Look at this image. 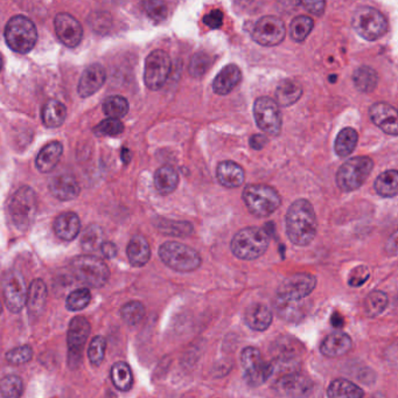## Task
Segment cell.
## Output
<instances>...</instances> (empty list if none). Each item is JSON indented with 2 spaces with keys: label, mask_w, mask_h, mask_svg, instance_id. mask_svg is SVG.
Wrapping results in <instances>:
<instances>
[{
  "label": "cell",
  "mask_w": 398,
  "mask_h": 398,
  "mask_svg": "<svg viewBox=\"0 0 398 398\" xmlns=\"http://www.w3.org/2000/svg\"><path fill=\"white\" fill-rule=\"evenodd\" d=\"M285 228L293 245L305 247L314 240L318 220L311 202L299 199L293 202L285 216Z\"/></svg>",
  "instance_id": "1"
},
{
  "label": "cell",
  "mask_w": 398,
  "mask_h": 398,
  "mask_svg": "<svg viewBox=\"0 0 398 398\" xmlns=\"http://www.w3.org/2000/svg\"><path fill=\"white\" fill-rule=\"evenodd\" d=\"M270 238L266 230L257 227L242 229L234 236L230 249L240 260H253L263 256L269 248Z\"/></svg>",
  "instance_id": "2"
},
{
  "label": "cell",
  "mask_w": 398,
  "mask_h": 398,
  "mask_svg": "<svg viewBox=\"0 0 398 398\" xmlns=\"http://www.w3.org/2000/svg\"><path fill=\"white\" fill-rule=\"evenodd\" d=\"M243 201L255 216L268 217L279 208L282 197L271 186L253 184L243 190Z\"/></svg>",
  "instance_id": "3"
},
{
  "label": "cell",
  "mask_w": 398,
  "mask_h": 398,
  "mask_svg": "<svg viewBox=\"0 0 398 398\" xmlns=\"http://www.w3.org/2000/svg\"><path fill=\"white\" fill-rule=\"evenodd\" d=\"M5 41L13 51L27 54L38 41L36 25L27 16H13L5 27Z\"/></svg>",
  "instance_id": "4"
},
{
  "label": "cell",
  "mask_w": 398,
  "mask_h": 398,
  "mask_svg": "<svg viewBox=\"0 0 398 398\" xmlns=\"http://www.w3.org/2000/svg\"><path fill=\"white\" fill-rule=\"evenodd\" d=\"M159 256L169 268L177 272H192L200 268V253L188 245L169 240L159 248Z\"/></svg>",
  "instance_id": "5"
},
{
  "label": "cell",
  "mask_w": 398,
  "mask_h": 398,
  "mask_svg": "<svg viewBox=\"0 0 398 398\" xmlns=\"http://www.w3.org/2000/svg\"><path fill=\"white\" fill-rule=\"evenodd\" d=\"M36 212L38 199L31 187L24 186L13 194L10 201V215L18 230L26 232L31 228L36 220Z\"/></svg>",
  "instance_id": "6"
},
{
  "label": "cell",
  "mask_w": 398,
  "mask_h": 398,
  "mask_svg": "<svg viewBox=\"0 0 398 398\" xmlns=\"http://www.w3.org/2000/svg\"><path fill=\"white\" fill-rule=\"evenodd\" d=\"M374 169L369 157H355L345 162L336 174V184L343 192H353L366 182Z\"/></svg>",
  "instance_id": "7"
},
{
  "label": "cell",
  "mask_w": 398,
  "mask_h": 398,
  "mask_svg": "<svg viewBox=\"0 0 398 398\" xmlns=\"http://www.w3.org/2000/svg\"><path fill=\"white\" fill-rule=\"evenodd\" d=\"M74 276L84 285L91 288H102L107 284L110 270L101 258L95 256H79L71 263Z\"/></svg>",
  "instance_id": "8"
},
{
  "label": "cell",
  "mask_w": 398,
  "mask_h": 398,
  "mask_svg": "<svg viewBox=\"0 0 398 398\" xmlns=\"http://www.w3.org/2000/svg\"><path fill=\"white\" fill-rule=\"evenodd\" d=\"M351 26L363 39L375 41L388 31V21L382 13L371 6L358 8L351 18Z\"/></svg>",
  "instance_id": "9"
},
{
  "label": "cell",
  "mask_w": 398,
  "mask_h": 398,
  "mask_svg": "<svg viewBox=\"0 0 398 398\" xmlns=\"http://www.w3.org/2000/svg\"><path fill=\"white\" fill-rule=\"evenodd\" d=\"M240 366L245 382L250 386H262L273 375L272 363L264 361L260 351L255 347L243 349L240 354Z\"/></svg>",
  "instance_id": "10"
},
{
  "label": "cell",
  "mask_w": 398,
  "mask_h": 398,
  "mask_svg": "<svg viewBox=\"0 0 398 398\" xmlns=\"http://www.w3.org/2000/svg\"><path fill=\"white\" fill-rule=\"evenodd\" d=\"M172 62L165 51L157 49L146 58L144 82L150 90H159L164 87L170 76Z\"/></svg>",
  "instance_id": "11"
},
{
  "label": "cell",
  "mask_w": 398,
  "mask_h": 398,
  "mask_svg": "<svg viewBox=\"0 0 398 398\" xmlns=\"http://www.w3.org/2000/svg\"><path fill=\"white\" fill-rule=\"evenodd\" d=\"M253 117L257 127L270 136H278L282 130V112L275 99L263 96L253 104Z\"/></svg>",
  "instance_id": "12"
},
{
  "label": "cell",
  "mask_w": 398,
  "mask_h": 398,
  "mask_svg": "<svg viewBox=\"0 0 398 398\" xmlns=\"http://www.w3.org/2000/svg\"><path fill=\"white\" fill-rule=\"evenodd\" d=\"M316 286V278L310 273H296L285 278L277 290V297L288 301H300L310 296Z\"/></svg>",
  "instance_id": "13"
},
{
  "label": "cell",
  "mask_w": 398,
  "mask_h": 398,
  "mask_svg": "<svg viewBox=\"0 0 398 398\" xmlns=\"http://www.w3.org/2000/svg\"><path fill=\"white\" fill-rule=\"evenodd\" d=\"M90 334V323L83 316H76L71 320L68 328L67 343L69 351V364L73 368L79 366L82 358L83 348Z\"/></svg>",
  "instance_id": "14"
},
{
  "label": "cell",
  "mask_w": 398,
  "mask_h": 398,
  "mask_svg": "<svg viewBox=\"0 0 398 398\" xmlns=\"http://www.w3.org/2000/svg\"><path fill=\"white\" fill-rule=\"evenodd\" d=\"M286 34L283 20L273 16H266L260 18L257 21L253 31V38L260 46H277L284 40Z\"/></svg>",
  "instance_id": "15"
},
{
  "label": "cell",
  "mask_w": 398,
  "mask_h": 398,
  "mask_svg": "<svg viewBox=\"0 0 398 398\" xmlns=\"http://www.w3.org/2000/svg\"><path fill=\"white\" fill-rule=\"evenodd\" d=\"M3 291L5 303L10 311L18 313L24 308L27 300V288L21 273L16 271L8 273L3 282Z\"/></svg>",
  "instance_id": "16"
},
{
  "label": "cell",
  "mask_w": 398,
  "mask_h": 398,
  "mask_svg": "<svg viewBox=\"0 0 398 398\" xmlns=\"http://www.w3.org/2000/svg\"><path fill=\"white\" fill-rule=\"evenodd\" d=\"M56 36L60 41L69 48L79 46L83 38L82 25L79 20L68 13H59L54 20Z\"/></svg>",
  "instance_id": "17"
},
{
  "label": "cell",
  "mask_w": 398,
  "mask_h": 398,
  "mask_svg": "<svg viewBox=\"0 0 398 398\" xmlns=\"http://www.w3.org/2000/svg\"><path fill=\"white\" fill-rule=\"evenodd\" d=\"M312 382L303 375L291 371L282 375V377L277 380L273 389L277 395L286 396V397H297L305 396L311 390Z\"/></svg>",
  "instance_id": "18"
},
{
  "label": "cell",
  "mask_w": 398,
  "mask_h": 398,
  "mask_svg": "<svg viewBox=\"0 0 398 398\" xmlns=\"http://www.w3.org/2000/svg\"><path fill=\"white\" fill-rule=\"evenodd\" d=\"M369 117L376 127L386 134L397 136V110L386 102L375 103L369 109Z\"/></svg>",
  "instance_id": "19"
},
{
  "label": "cell",
  "mask_w": 398,
  "mask_h": 398,
  "mask_svg": "<svg viewBox=\"0 0 398 398\" xmlns=\"http://www.w3.org/2000/svg\"><path fill=\"white\" fill-rule=\"evenodd\" d=\"M107 75L104 68L99 64H90L83 71L79 79V94L81 97H90L103 87Z\"/></svg>",
  "instance_id": "20"
},
{
  "label": "cell",
  "mask_w": 398,
  "mask_h": 398,
  "mask_svg": "<svg viewBox=\"0 0 398 398\" xmlns=\"http://www.w3.org/2000/svg\"><path fill=\"white\" fill-rule=\"evenodd\" d=\"M49 190L61 201H71L79 197L81 190L75 177L69 174H61L51 179Z\"/></svg>",
  "instance_id": "21"
},
{
  "label": "cell",
  "mask_w": 398,
  "mask_h": 398,
  "mask_svg": "<svg viewBox=\"0 0 398 398\" xmlns=\"http://www.w3.org/2000/svg\"><path fill=\"white\" fill-rule=\"evenodd\" d=\"M351 346L353 343L349 335L343 332H335L323 339L320 345V351L327 358H338L347 354Z\"/></svg>",
  "instance_id": "22"
},
{
  "label": "cell",
  "mask_w": 398,
  "mask_h": 398,
  "mask_svg": "<svg viewBox=\"0 0 398 398\" xmlns=\"http://www.w3.org/2000/svg\"><path fill=\"white\" fill-rule=\"evenodd\" d=\"M242 79V73L236 64H228L213 81V90L217 95L225 96L237 87Z\"/></svg>",
  "instance_id": "23"
},
{
  "label": "cell",
  "mask_w": 398,
  "mask_h": 398,
  "mask_svg": "<svg viewBox=\"0 0 398 398\" xmlns=\"http://www.w3.org/2000/svg\"><path fill=\"white\" fill-rule=\"evenodd\" d=\"M47 303V286L44 280L34 279L27 290L28 314L32 318H38L42 314Z\"/></svg>",
  "instance_id": "24"
},
{
  "label": "cell",
  "mask_w": 398,
  "mask_h": 398,
  "mask_svg": "<svg viewBox=\"0 0 398 398\" xmlns=\"http://www.w3.org/2000/svg\"><path fill=\"white\" fill-rule=\"evenodd\" d=\"M216 177L219 182L227 188H237L245 180V170L236 162H222L217 166Z\"/></svg>",
  "instance_id": "25"
},
{
  "label": "cell",
  "mask_w": 398,
  "mask_h": 398,
  "mask_svg": "<svg viewBox=\"0 0 398 398\" xmlns=\"http://www.w3.org/2000/svg\"><path fill=\"white\" fill-rule=\"evenodd\" d=\"M64 153V146L59 142H51L44 146L36 157V169L41 173H49L59 164Z\"/></svg>",
  "instance_id": "26"
},
{
  "label": "cell",
  "mask_w": 398,
  "mask_h": 398,
  "mask_svg": "<svg viewBox=\"0 0 398 398\" xmlns=\"http://www.w3.org/2000/svg\"><path fill=\"white\" fill-rule=\"evenodd\" d=\"M54 230H55L56 236L59 237L60 240H75L81 230L79 217L71 212L60 214L54 222Z\"/></svg>",
  "instance_id": "27"
},
{
  "label": "cell",
  "mask_w": 398,
  "mask_h": 398,
  "mask_svg": "<svg viewBox=\"0 0 398 398\" xmlns=\"http://www.w3.org/2000/svg\"><path fill=\"white\" fill-rule=\"evenodd\" d=\"M272 312L265 305L253 303L245 312V323L253 331H266L272 323Z\"/></svg>",
  "instance_id": "28"
},
{
  "label": "cell",
  "mask_w": 398,
  "mask_h": 398,
  "mask_svg": "<svg viewBox=\"0 0 398 398\" xmlns=\"http://www.w3.org/2000/svg\"><path fill=\"white\" fill-rule=\"evenodd\" d=\"M127 253L131 265H134L136 268H140L150 260V245L145 237H132L127 245Z\"/></svg>",
  "instance_id": "29"
},
{
  "label": "cell",
  "mask_w": 398,
  "mask_h": 398,
  "mask_svg": "<svg viewBox=\"0 0 398 398\" xmlns=\"http://www.w3.org/2000/svg\"><path fill=\"white\" fill-rule=\"evenodd\" d=\"M179 175L172 166L165 165L159 167L154 173V187L162 195H169L177 190Z\"/></svg>",
  "instance_id": "30"
},
{
  "label": "cell",
  "mask_w": 398,
  "mask_h": 398,
  "mask_svg": "<svg viewBox=\"0 0 398 398\" xmlns=\"http://www.w3.org/2000/svg\"><path fill=\"white\" fill-rule=\"evenodd\" d=\"M303 95V87L293 79H284L276 89V102L282 107H290L298 102Z\"/></svg>",
  "instance_id": "31"
},
{
  "label": "cell",
  "mask_w": 398,
  "mask_h": 398,
  "mask_svg": "<svg viewBox=\"0 0 398 398\" xmlns=\"http://www.w3.org/2000/svg\"><path fill=\"white\" fill-rule=\"evenodd\" d=\"M67 119V109L56 99H49L42 109V122L51 129H55L64 124Z\"/></svg>",
  "instance_id": "32"
},
{
  "label": "cell",
  "mask_w": 398,
  "mask_h": 398,
  "mask_svg": "<svg viewBox=\"0 0 398 398\" xmlns=\"http://www.w3.org/2000/svg\"><path fill=\"white\" fill-rule=\"evenodd\" d=\"M358 140H359L358 132L351 127H345L343 130L340 131L335 139V153L338 154L340 158H346L351 156L358 145Z\"/></svg>",
  "instance_id": "33"
},
{
  "label": "cell",
  "mask_w": 398,
  "mask_h": 398,
  "mask_svg": "<svg viewBox=\"0 0 398 398\" xmlns=\"http://www.w3.org/2000/svg\"><path fill=\"white\" fill-rule=\"evenodd\" d=\"M353 82L358 90L364 94L374 91L379 83V75L375 69L368 66L360 67L353 74Z\"/></svg>",
  "instance_id": "34"
},
{
  "label": "cell",
  "mask_w": 398,
  "mask_h": 398,
  "mask_svg": "<svg viewBox=\"0 0 398 398\" xmlns=\"http://www.w3.org/2000/svg\"><path fill=\"white\" fill-rule=\"evenodd\" d=\"M327 395L329 397L360 398L364 396L362 389L355 383L345 379H338L328 386Z\"/></svg>",
  "instance_id": "35"
},
{
  "label": "cell",
  "mask_w": 398,
  "mask_h": 398,
  "mask_svg": "<svg viewBox=\"0 0 398 398\" xmlns=\"http://www.w3.org/2000/svg\"><path fill=\"white\" fill-rule=\"evenodd\" d=\"M375 190L383 197H396L398 190L397 171L389 170L380 174L375 182Z\"/></svg>",
  "instance_id": "36"
},
{
  "label": "cell",
  "mask_w": 398,
  "mask_h": 398,
  "mask_svg": "<svg viewBox=\"0 0 398 398\" xmlns=\"http://www.w3.org/2000/svg\"><path fill=\"white\" fill-rule=\"evenodd\" d=\"M111 380L114 386L121 391H129L134 384V375L127 363H114L111 368Z\"/></svg>",
  "instance_id": "37"
},
{
  "label": "cell",
  "mask_w": 398,
  "mask_h": 398,
  "mask_svg": "<svg viewBox=\"0 0 398 398\" xmlns=\"http://www.w3.org/2000/svg\"><path fill=\"white\" fill-rule=\"evenodd\" d=\"M313 27H314V21L312 18L306 16H297L292 20L290 34L296 42H303V40L310 36Z\"/></svg>",
  "instance_id": "38"
},
{
  "label": "cell",
  "mask_w": 398,
  "mask_h": 398,
  "mask_svg": "<svg viewBox=\"0 0 398 398\" xmlns=\"http://www.w3.org/2000/svg\"><path fill=\"white\" fill-rule=\"evenodd\" d=\"M129 102L122 96H111L103 103V111L111 119H123L129 112Z\"/></svg>",
  "instance_id": "39"
},
{
  "label": "cell",
  "mask_w": 398,
  "mask_h": 398,
  "mask_svg": "<svg viewBox=\"0 0 398 398\" xmlns=\"http://www.w3.org/2000/svg\"><path fill=\"white\" fill-rule=\"evenodd\" d=\"M388 303H389V299L386 293L383 291H373L366 298L364 310L368 316L374 318V316L382 314L388 306Z\"/></svg>",
  "instance_id": "40"
},
{
  "label": "cell",
  "mask_w": 398,
  "mask_h": 398,
  "mask_svg": "<svg viewBox=\"0 0 398 398\" xmlns=\"http://www.w3.org/2000/svg\"><path fill=\"white\" fill-rule=\"evenodd\" d=\"M157 227L160 229L162 233L171 236H188L193 233V225H190V222L162 220L157 223Z\"/></svg>",
  "instance_id": "41"
},
{
  "label": "cell",
  "mask_w": 398,
  "mask_h": 398,
  "mask_svg": "<svg viewBox=\"0 0 398 398\" xmlns=\"http://www.w3.org/2000/svg\"><path fill=\"white\" fill-rule=\"evenodd\" d=\"M298 301H288V300L280 299L277 297V301L275 303V310H276L278 316L284 320H299L297 316L303 318V313L301 312V308L298 305Z\"/></svg>",
  "instance_id": "42"
},
{
  "label": "cell",
  "mask_w": 398,
  "mask_h": 398,
  "mask_svg": "<svg viewBox=\"0 0 398 398\" xmlns=\"http://www.w3.org/2000/svg\"><path fill=\"white\" fill-rule=\"evenodd\" d=\"M121 314L127 325L134 326L140 323L145 316V308L140 301H130L123 306Z\"/></svg>",
  "instance_id": "43"
},
{
  "label": "cell",
  "mask_w": 398,
  "mask_h": 398,
  "mask_svg": "<svg viewBox=\"0 0 398 398\" xmlns=\"http://www.w3.org/2000/svg\"><path fill=\"white\" fill-rule=\"evenodd\" d=\"M91 293L88 288H77L71 292L66 300V306L71 312L82 311L90 303Z\"/></svg>",
  "instance_id": "44"
},
{
  "label": "cell",
  "mask_w": 398,
  "mask_h": 398,
  "mask_svg": "<svg viewBox=\"0 0 398 398\" xmlns=\"http://www.w3.org/2000/svg\"><path fill=\"white\" fill-rule=\"evenodd\" d=\"M103 243L102 229L99 225H90L86 229L81 238V245L83 249L87 251H95L99 250Z\"/></svg>",
  "instance_id": "45"
},
{
  "label": "cell",
  "mask_w": 398,
  "mask_h": 398,
  "mask_svg": "<svg viewBox=\"0 0 398 398\" xmlns=\"http://www.w3.org/2000/svg\"><path fill=\"white\" fill-rule=\"evenodd\" d=\"M23 381L19 376L8 375L0 383V393L6 398H18L23 394Z\"/></svg>",
  "instance_id": "46"
},
{
  "label": "cell",
  "mask_w": 398,
  "mask_h": 398,
  "mask_svg": "<svg viewBox=\"0 0 398 398\" xmlns=\"http://www.w3.org/2000/svg\"><path fill=\"white\" fill-rule=\"evenodd\" d=\"M124 131V125L119 119H111L108 117L102 122L99 123L97 127H94V134L99 137H114V136H119L123 134Z\"/></svg>",
  "instance_id": "47"
},
{
  "label": "cell",
  "mask_w": 398,
  "mask_h": 398,
  "mask_svg": "<svg viewBox=\"0 0 398 398\" xmlns=\"http://www.w3.org/2000/svg\"><path fill=\"white\" fill-rule=\"evenodd\" d=\"M146 14L154 21H164L167 18V6L164 0H142Z\"/></svg>",
  "instance_id": "48"
},
{
  "label": "cell",
  "mask_w": 398,
  "mask_h": 398,
  "mask_svg": "<svg viewBox=\"0 0 398 398\" xmlns=\"http://www.w3.org/2000/svg\"><path fill=\"white\" fill-rule=\"evenodd\" d=\"M105 348H107V343L101 335L95 336L91 341L89 349H88V356L94 366H99L102 363L105 356Z\"/></svg>",
  "instance_id": "49"
},
{
  "label": "cell",
  "mask_w": 398,
  "mask_h": 398,
  "mask_svg": "<svg viewBox=\"0 0 398 398\" xmlns=\"http://www.w3.org/2000/svg\"><path fill=\"white\" fill-rule=\"evenodd\" d=\"M210 58L206 53H197L190 60V73L194 77H201L205 75L210 67Z\"/></svg>",
  "instance_id": "50"
},
{
  "label": "cell",
  "mask_w": 398,
  "mask_h": 398,
  "mask_svg": "<svg viewBox=\"0 0 398 398\" xmlns=\"http://www.w3.org/2000/svg\"><path fill=\"white\" fill-rule=\"evenodd\" d=\"M33 358L32 348L25 345V346H20V347L14 348L12 351H8L6 354V359L11 364H25V363L29 362Z\"/></svg>",
  "instance_id": "51"
},
{
  "label": "cell",
  "mask_w": 398,
  "mask_h": 398,
  "mask_svg": "<svg viewBox=\"0 0 398 398\" xmlns=\"http://www.w3.org/2000/svg\"><path fill=\"white\" fill-rule=\"evenodd\" d=\"M371 277V271L366 266H358L349 273L348 278V284L353 288H359L361 285L364 284L366 280Z\"/></svg>",
  "instance_id": "52"
},
{
  "label": "cell",
  "mask_w": 398,
  "mask_h": 398,
  "mask_svg": "<svg viewBox=\"0 0 398 398\" xmlns=\"http://www.w3.org/2000/svg\"><path fill=\"white\" fill-rule=\"evenodd\" d=\"M203 24L212 29H219L223 24V13L220 10H214L212 12L203 16Z\"/></svg>",
  "instance_id": "53"
},
{
  "label": "cell",
  "mask_w": 398,
  "mask_h": 398,
  "mask_svg": "<svg viewBox=\"0 0 398 398\" xmlns=\"http://www.w3.org/2000/svg\"><path fill=\"white\" fill-rule=\"evenodd\" d=\"M300 3L308 12L318 16H323L325 8H326L325 0H300Z\"/></svg>",
  "instance_id": "54"
},
{
  "label": "cell",
  "mask_w": 398,
  "mask_h": 398,
  "mask_svg": "<svg viewBox=\"0 0 398 398\" xmlns=\"http://www.w3.org/2000/svg\"><path fill=\"white\" fill-rule=\"evenodd\" d=\"M249 144L253 150H262L268 144V138L265 137L264 134H253L249 140Z\"/></svg>",
  "instance_id": "55"
},
{
  "label": "cell",
  "mask_w": 398,
  "mask_h": 398,
  "mask_svg": "<svg viewBox=\"0 0 398 398\" xmlns=\"http://www.w3.org/2000/svg\"><path fill=\"white\" fill-rule=\"evenodd\" d=\"M99 248H101L103 256L105 258H114L117 255V247L111 242H104Z\"/></svg>",
  "instance_id": "56"
},
{
  "label": "cell",
  "mask_w": 398,
  "mask_h": 398,
  "mask_svg": "<svg viewBox=\"0 0 398 398\" xmlns=\"http://www.w3.org/2000/svg\"><path fill=\"white\" fill-rule=\"evenodd\" d=\"M332 325L335 326V327L343 326V319L339 316V314H338V313H335V314H333V316H332Z\"/></svg>",
  "instance_id": "57"
},
{
  "label": "cell",
  "mask_w": 398,
  "mask_h": 398,
  "mask_svg": "<svg viewBox=\"0 0 398 398\" xmlns=\"http://www.w3.org/2000/svg\"><path fill=\"white\" fill-rule=\"evenodd\" d=\"M122 160L125 162V164H129L131 160V153L130 151L127 149H123L122 150Z\"/></svg>",
  "instance_id": "58"
},
{
  "label": "cell",
  "mask_w": 398,
  "mask_h": 398,
  "mask_svg": "<svg viewBox=\"0 0 398 398\" xmlns=\"http://www.w3.org/2000/svg\"><path fill=\"white\" fill-rule=\"evenodd\" d=\"M3 69V56L0 54V71Z\"/></svg>",
  "instance_id": "59"
},
{
  "label": "cell",
  "mask_w": 398,
  "mask_h": 398,
  "mask_svg": "<svg viewBox=\"0 0 398 398\" xmlns=\"http://www.w3.org/2000/svg\"><path fill=\"white\" fill-rule=\"evenodd\" d=\"M0 312H1V305H0Z\"/></svg>",
  "instance_id": "60"
}]
</instances>
